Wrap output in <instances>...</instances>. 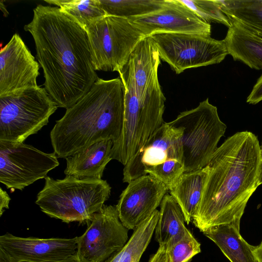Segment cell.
<instances>
[{"mask_svg": "<svg viewBox=\"0 0 262 262\" xmlns=\"http://www.w3.org/2000/svg\"><path fill=\"white\" fill-rule=\"evenodd\" d=\"M208 167L184 172L174 186L170 195L180 206L185 222L189 224L196 214L208 174Z\"/></svg>", "mask_w": 262, "mask_h": 262, "instance_id": "ffe728a7", "label": "cell"}, {"mask_svg": "<svg viewBox=\"0 0 262 262\" xmlns=\"http://www.w3.org/2000/svg\"><path fill=\"white\" fill-rule=\"evenodd\" d=\"M262 152L257 137L237 132L219 147L207 165L208 174L192 223L200 231L228 224L240 225L247 202L257 187Z\"/></svg>", "mask_w": 262, "mask_h": 262, "instance_id": "7a4b0ae2", "label": "cell"}, {"mask_svg": "<svg viewBox=\"0 0 262 262\" xmlns=\"http://www.w3.org/2000/svg\"><path fill=\"white\" fill-rule=\"evenodd\" d=\"M150 37L160 58L176 74L221 62L228 54L224 40L197 34L156 33Z\"/></svg>", "mask_w": 262, "mask_h": 262, "instance_id": "9c48e42d", "label": "cell"}, {"mask_svg": "<svg viewBox=\"0 0 262 262\" xmlns=\"http://www.w3.org/2000/svg\"><path fill=\"white\" fill-rule=\"evenodd\" d=\"M261 152H262V147H261Z\"/></svg>", "mask_w": 262, "mask_h": 262, "instance_id": "d6a6232c", "label": "cell"}, {"mask_svg": "<svg viewBox=\"0 0 262 262\" xmlns=\"http://www.w3.org/2000/svg\"><path fill=\"white\" fill-rule=\"evenodd\" d=\"M35 203L51 217L69 223L89 224L111 195L106 180L66 176L54 180L46 177Z\"/></svg>", "mask_w": 262, "mask_h": 262, "instance_id": "277c9868", "label": "cell"}, {"mask_svg": "<svg viewBox=\"0 0 262 262\" xmlns=\"http://www.w3.org/2000/svg\"><path fill=\"white\" fill-rule=\"evenodd\" d=\"M116 206L104 205L84 233L78 237L76 255L82 262H105L128 241Z\"/></svg>", "mask_w": 262, "mask_h": 262, "instance_id": "8fae6325", "label": "cell"}, {"mask_svg": "<svg viewBox=\"0 0 262 262\" xmlns=\"http://www.w3.org/2000/svg\"><path fill=\"white\" fill-rule=\"evenodd\" d=\"M106 15L129 18L141 16L162 9L166 0H99Z\"/></svg>", "mask_w": 262, "mask_h": 262, "instance_id": "cb8c5ba5", "label": "cell"}, {"mask_svg": "<svg viewBox=\"0 0 262 262\" xmlns=\"http://www.w3.org/2000/svg\"><path fill=\"white\" fill-rule=\"evenodd\" d=\"M113 145L111 140L101 141L67 157L64 174L78 178L101 179L106 165L112 160Z\"/></svg>", "mask_w": 262, "mask_h": 262, "instance_id": "ac0fdd59", "label": "cell"}, {"mask_svg": "<svg viewBox=\"0 0 262 262\" xmlns=\"http://www.w3.org/2000/svg\"><path fill=\"white\" fill-rule=\"evenodd\" d=\"M168 191L163 182L149 174L130 181L116 205L121 222L134 230L160 206Z\"/></svg>", "mask_w": 262, "mask_h": 262, "instance_id": "4fadbf2b", "label": "cell"}, {"mask_svg": "<svg viewBox=\"0 0 262 262\" xmlns=\"http://www.w3.org/2000/svg\"><path fill=\"white\" fill-rule=\"evenodd\" d=\"M24 30L33 38L45 89L58 107L72 106L99 78L85 29L59 8L40 4Z\"/></svg>", "mask_w": 262, "mask_h": 262, "instance_id": "6da1fadb", "label": "cell"}, {"mask_svg": "<svg viewBox=\"0 0 262 262\" xmlns=\"http://www.w3.org/2000/svg\"><path fill=\"white\" fill-rule=\"evenodd\" d=\"M254 253L258 262H262V241L260 244L254 247Z\"/></svg>", "mask_w": 262, "mask_h": 262, "instance_id": "4dcf8cb0", "label": "cell"}, {"mask_svg": "<svg viewBox=\"0 0 262 262\" xmlns=\"http://www.w3.org/2000/svg\"><path fill=\"white\" fill-rule=\"evenodd\" d=\"M160 10L128 18L144 36L156 33L197 34L210 36L211 27L179 0H166Z\"/></svg>", "mask_w": 262, "mask_h": 262, "instance_id": "5bb4252c", "label": "cell"}, {"mask_svg": "<svg viewBox=\"0 0 262 262\" xmlns=\"http://www.w3.org/2000/svg\"><path fill=\"white\" fill-rule=\"evenodd\" d=\"M181 130L164 123L124 165L123 182L147 174L171 190L184 173Z\"/></svg>", "mask_w": 262, "mask_h": 262, "instance_id": "5b68a950", "label": "cell"}, {"mask_svg": "<svg viewBox=\"0 0 262 262\" xmlns=\"http://www.w3.org/2000/svg\"><path fill=\"white\" fill-rule=\"evenodd\" d=\"M58 107L39 86L0 96V140L23 142L47 125Z\"/></svg>", "mask_w": 262, "mask_h": 262, "instance_id": "52a82bcc", "label": "cell"}, {"mask_svg": "<svg viewBox=\"0 0 262 262\" xmlns=\"http://www.w3.org/2000/svg\"><path fill=\"white\" fill-rule=\"evenodd\" d=\"M60 262H82L77 256L76 254L73 256Z\"/></svg>", "mask_w": 262, "mask_h": 262, "instance_id": "1f68e13d", "label": "cell"}, {"mask_svg": "<svg viewBox=\"0 0 262 262\" xmlns=\"http://www.w3.org/2000/svg\"><path fill=\"white\" fill-rule=\"evenodd\" d=\"M183 213L170 194L163 198L155 228V237L159 246L167 248L180 241L188 229L185 225Z\"/></svg>", "mask_w": 262, "mask_h": 262, "instance_id": "44dd1931", "label": "cell"}, {"mask_svg": "<svg viewBox=\"0 0 262 262\" xmlns=\"http://www.w3.org/2000/svg\"><path fill=\"white\" fill-rule=\"evenodd\" d=\"M223 39L228 54L255 70H262V37L240 21L231 19Z\"/></svg>", "mask_w": 262, "mask_h": 262, "instance_id": "e0dca14e", "label": "cell"}, {"mask_svg": "<svg viewBox=\"0 0 262 262\" xmlns=\"http://www.w3.org/2000/svg\"><path fill=\"white\" fill-rule=\"evenodd\" d=\"M160 58L150 36L136 45L126 63L118 73L124 89L144 99L161 89L158 70Z\"/></svg>", "mask_w": 262, "mask_h": 262, "instance_id": "2e32d148", "label": "cell"}, {"mask_svg": "<svg viewBox=\"0 0 262 262\" xmlns=\"http://www.w3.org/2000/svg\"><path fill=\"white\" fill-rule=\"evenodd\" d=\"M39 64L17 34L0 52V96L36 87Z\"/></svg>", "mask_w": 262, "mask_h": 262, "instance_id": "9a60e30c", "label": "cell"}, {"mask_svg": "<svg viewBox=\"0 0 262 262\" xmlns=\"http://www.w3.org/2000/svg\"><path fill=\"white\" fill-rule=\"evenodd\" d=\"M203 233L213 241L230 262H258L254 247L248 244L239 232V225L223 224L210 227Z\"/></svg>", "mask_w": 262, "mask_h": 262, "instance_id": "d6986e66", "label": "cell"}, {"mask_svg": "<svg viewBox=\"0 0 262 262\" xmlns=\"http://www.w3.org/2000/svg\"><path fill=\"white\" fill-rule=\"evenodd\" d=\"M148 262H167V254L165 246H159L156 252L152 255Z\"/></svg>", "mask_w": 262, "mask_h": 262, "instance_id": "f1b7e54d", "label": "cell"}, {"mask_svg": "<svg viewBox=\"0 0 262 262\" xmlns=\"http://www.w3.org/2000/svg\"><path fill=\"white\" fill-rule=\"evenodd\" d=\"M262 101V75L254 85L253 89L248 96L247 102L255 104Z\"/></svg>", "mask_w": 262, "mask_h": 262, "instance_id": "83f0119b", "label": "cell"}, {"mask_svg": "<svg viewBox=\"0 0 262 262\" xmlns=\"http://www.w3.org/2000/svg\"><path fill=\"white\" fill-rule=\"evenodd\" d=\"M96 71H117L145 36L128 18L105 15L85 28Z\"/></svg>", "mask_w": 262, "mask_h": 262, "instance_id": "ba28073f", "label": "cell"}, {"mask_svg": "<svg viewBox=\"0 0 262 262\" xmlns=\"http://www.w3.org/2000/svg\"><path fill=\"white\" fill-rule=\"evenodd\" d=\"M11 199L7 192L2 188H0V216H2L5 209L9 208Z\"/></svg>", "mask_w": 262, "mask_h": 262, "instance_id": "f546056e", "label": "cell"}, {"mask_svg": "<svg viewBox=\"0 0 262 262\" xmlns=\"http://www.w3.org/2000/svg\"><path fill=\"white\" fill-rule=\"evenodd\" d=\"M230 18L240 21L262 37V0L219 1Z\"/></svg>", "mask_w": 262, "mask_h": 262, "instance_id": "603a6c76", "label": "cell"}, {"mask_svg": "<svg viewBox=\"0 0 262 262\" xmlns=\"http://www.w3.org/2000/svg\"><path fill=\"white\" fill-rule=\"evenodd\" d=\"M124 104V88L120 77L99 78L51 130V144L57 157L66 159L101 141L116 142L122 131Z\"/></svg>", "mask_w": 262, "mask_h": 262, "instance_id": "3957f363", "label": "cell"}, {"mask_svg": "<svg viewBox=\"0 0 262 262\" xmlns=\"http://www.w3.org/2000/svg\"><path fill=\"white\" fill-rule=\"evenodd\" d=\"M45 2L57 6L84 28L106 15L99 0H45Z\"/></svg>", "mask_w": 262, "mask_h": 262, "instance_id": "d4e9b609", "label": "cell"}, {"mask_svg": "<svg viewBox=\"0 0 262 262\" xmlns=\"http://www.w3.org/2000/svg\"><path fill=\"white\" fill-rule=\"evenodd\" d=\"M166 249L167 262H188L201 252V244L188 230L180 241Z\"/></svg>", "mask_w": 262, "mask_h": 262, "instance_id": "4316f807", "label": "cell"}, {"mask_svg": "<svg viewBox=\"0 0 262 262\" xmlns=\"http://www.w3.org/2000/svg\"><path fill=\"white\" fill-rule=\"evenodd\" d=\"M55 152L46 153L24 142L0 140V182L23 190L59 165Z\"/></svg>", "mask_w": 262, "mask_h": 262, "instance_id": "30bf717a", "label": "cell"}, {"mask_svg": "<svg viewBox=\"0 0 262 262\" xmlns=\"http://www.w3.org/2000/svg\"><path fill=\"white\" fill-rule=\"evenodd\" d=\"M168 123L181 132L184 172L200 170L208 165L227 128L217 107L210 103L208 98L195 108L181 113Z\"/></svg>", "mask_w": 262, "mask_h": 262, "instance_id": "8992f818", "label": "cell"}, {"mask_svg": "<svg viewBox=\"0 0 262 262\" xmlns=\"http://www.w3.org/2000/svg\"><path fill=\"white\" fill-rule=\"evenodd\" d=\"M205 23H217L228 28L231 19L222 10L219 1L179 0Z\"/></svg>", "mask_w": 262, "mask_h": 262, "instance_id": "484cf974", "label": "cell"}, {"mask_svg": "<svg viewBox=\"0 0 262 262\" xmlns=\"http://www.w3.org/2000/svg\"><path fill=\"white\" fill-rule=\"evenodd\" d=\"M159 216L156 210L134 230L126 244L105 262H139L149 244Z\"/></svg>", "mask_w": 262, "mask_h": 262, "instance_id": "7402d4cb", "label": "cell"}, {"mask_svg": "<svg viewBox=\"0 0 262 262\" xmlns=\"http://www.w3.org/2000/svg\"><path fill=\"white\" fill-rule=\"evenodd\" d=\"M78 237L71 238L0 236V262H60L76 254Z\"/></svg>", "mask_w": 262, "mask_h": 262, "instance_id": "7c38bea8", "label": "cell"}]
</instances>
